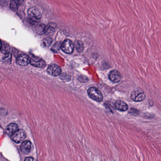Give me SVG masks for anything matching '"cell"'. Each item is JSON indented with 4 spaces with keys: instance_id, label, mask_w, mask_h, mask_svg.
Masks as SVG:
<instances>
[{
    "instance_id": "1",
    "label": "cell",
    "mask_w": 161,
    "mask_h": 161,
    "mask_svg": "<svg viewBox=\"0 0 161 161\" xmlns=\"http://www.w3.org/2000/svg\"><path fill=\"white\" fill-rule=\"evenodd\" d=\"M27 14L30 21L34 24L38 22V21L41 19L42 14L39 9L37 7H31L27 11Z\"/></svg>"
},
{
    "instance_id": "2",
    "label": "cell",
    "mask_w": 161,
    "mask_h": 161,
    "mask_svg": "<svg viewBox=\"0 0 161 161\" xmlns=\"http://www.w3.org/2000/svg\"><path fill=\"white\" fill-rule=\"evenodd\" d=\"M88 96L92 99L95 101L101 102L103 100V96L101 92L97 88L95 87H91L87 90Z\"/></svg>"
},
{
    "instance_id": "3",
    "label": "cell",
    "mask_w": 161,
    "mask_h": 161,
    "mask_svg": "<svg viewBox=\"0 0 161 161\" xmlns=\"http://www.w3.org/2000/svg\"><path fill=\"white\" fill-rule=\"evenodd\" d=\"M131 99L136 102H140L143 101L146 98L145 93L141 89H134L131 92L130 96Z\"/></svg>"
},
{
    "instance_id": "4",
    "label": "cell",
    "mask_w": 161,
    "mask_h": 161,
    "mask_svg": "<svg viewBox=\"0 0 161 161\" xmlns=\"http://www.w3.org/2000/svg\"><path fill=\"white\" fill-rule=\"evenodd\" d=\"M74 45L70 40L67 39L63 42L61 45V49L67 54H71L74 51Z\"/></svg>"
},
{
    "instance_id": "5",
    "label": "cell",
    "mask_w": 161,
    "mask_h": 161,
    "mask_svg": "<svg viewBox=\"0 0 161 161\" xmlns=\"http://www.w3.org/2000/svg\"><path fill=\"white\" fill-rule=\"evenodd\" d=\"M25 131L22 130H19L11 136V139L17 143H19L22 142L26 138Z\"/></svg>"
},
{
    "instance_id": "6",
    "label": "cell",
    "mask_w": 161,
    "mask_h": 161,
    "mask_svg": "<svg viewBox=\"0 0 161 161\" xmlns=\"http://www.w3.org/2000/svg\"><path fill=\"white\" fill-rule=\"evenodd\" d=\"M17 64L22 66H26L30 63V58L27 55L21 54L17 57L16 59Z\"/></svg>"
},
{
    "instance_id": "7",
    "label": "cell",
    "mask_w": 161,
    "mask_h": 161,
    "mask_svg": "<svg viewBox=\"0 0 161 161\" xmlns=\"http://www.w3.org/2000/svg\"><path fill=\"white\" fill-rule=\"evenodd\" d=\"M47 73L49 75L53 76H57L61 74L62 70L60 67L56 64L51 65L47 69Z\"/></svg>"
},
{
    "instance_id": "8",
    "label": "cell",
    "mask_w": 161,
    "mask_h": 161,
    "mask_svg": "<svg viewBox=\"0 0 161 161\" xmlns=\"http://www.w3.org/2000/svg\"><path fill=\"white\" fill-rule=\"evenodd\" d=\"M122 75L118 71L116 70H112L110 73L109 79L112 82L114 83H118L122 79Z\"/></svg>"
},
{
    "instance_id": "9",
    "label": "cell",
    "mask_w": 161,
    "mask_h": 161,
    "mask_svg": "<svg viewBox=\"0 0 161 161\" xmlns=\"http://www.w3.org/2000/svg\"><path fill=\"white\" fill-rule=\"evenodd\" d=\"M30 63L32 65L38 68H44L46 66V63L43 60L36 57L31 58Z\"/></svg>"
},
{
    "instance_id": "10",
    "label": "cell",
    "mask_w": 161,
    "mask_h": 161,
    "mask_svg": "<svg viewBox=\"0 0 161 161\" xmlns=\"http://www.w3.org/2000/svg\"><path fill=\"white\" fill-rule=\"evenodd\" d=\"M33 146L30 141L26 140L22 143L21 146V150L24 154H28L31 151Z\"/></svg>"
},
{
    "instance_id": "11",
    "label": "cell",
    "mask_w": 161,
    "mask_h": 161,
    "mask_svg": "<svg viewBox=\"0 0 161 161\" xmlns=\"http://www.w3.org/2000/svg\"><path fill=\"white\" fill-rule=\"evenodd\" d=\"M115 107L116 109L121 111L125 112L128 110V106L124 101L118 100L115 103Z\"/></svg>"
},
{
    "instance_id": "12",
    "label": "cell",
    "mask_w": 161,
    "mask_h": 161,
    "mask_svg": "<svg viewBox=\"0 0 161 161\" xmlns=\"http://www.w3.org/2000/svg\"><path fill=\"white\" fill-rule=\"evenodd\" d=\"M18 130H19V127L17 124L15 123H11L7 126L6 130V132L8 135L11 136L16 131H18Z\"/></svg>"
},
{
    "instance_id": "13",
    "label": "cell",
    "mask_w": 161,
    "mask_h": 161,
    "mask_svg": "<svg viewBox=\"0 0 161 161\" xmlns=\"http://www.w3.org/2000/svg\"><path fill=\"white\" fill-rule=\"evenodd\" d=\"M34 27L35 31L36 32L37 34L42 35L45 33V26L43 24L37 22L34 24Z\"/></svg>"
},
{
    "instance_id": "14",
    "label": "cell",
    "mask_w": 161,
    "mask_h": 161,
    "mask_svg": "<svg viewBox=\"0 0 161 161\" xmlns=\"http://www.w3.org/2000/svg\"><path fill=\"white\" fill-rule=\"evenodd\" d=\"M24 0H11L10 3V8L13 11H16Z\"/></svg>"
},
{
    "instance_id": "15",
    "label": "cell",
    "mask_w": 161,
    "mask_h": 161,
    "mask_svg": "<svg viewBox=\"0 0 161 161\" xmlns=\"http://www.w3.org/2000/svg\"><path fill=\"white\" fill-rule=\"evenodd\" d=\"M55 32V29L53 26L49 24L47 26H45V35L47 36H52Z\"/></svg>"
},
{
    "instance_id": "16",
    "label": "cell",
    "mask_w": 161,
    "mask_h": 161,
    "mask_svg": "<svg viewBox=\"0 0 161 161\" xmlns=\"http://www.w3.org/2000/svg\"><path fill=\"white\" fill-rule=\"evenodd\" d=\"M52 42H53V40L51 38L49 37L45 38L43 40L42 43H41V45L45 48H47L51 45Z\"/></svg>"
},
{
    "instance_id": "17",
    "label": "cell",
    "mask_w": 161,
    "mask_h": 161,
    "mask_svg": "<svg viewBox=\"0 0 161 161\" xmlns=\"http://www.w3.org/2000/svg\"><path fill=\"white\" fill-rule=\"evenodd\" d=\"M77 51L79 52H82L84 50L83 44L81 41H76L74 45Z\"/></svg>"
},
{
    "instance_id": "18",
    "label": "cell",
    "mask_w": 161,
    "mask_h": 161,
    "mask_svg": "<svg viewBox=\"0 0 161 161\" xmlns=\"http://www.w3.org/2000/svg\"><path fill=\"white\" fill-rule=\"evenodd\" d=\"M11 55L10 53H6L5 56L3 58V62L4 63L10 64L11 63Z\"/></svg>"
},
{
    "instance_id": "19",
    "label": "cell",
    "mask_w": 161,
    "mask_h": 161,
    "mask_svg": "<svg viewBox=\"0 0 161 161\" xmlns=\"http://www.w3.org/2000/svg\"><path fill=\"white\" fill-rule=\"evenodd\" d=\"M104 105H105V107L107 109L109 110L110 111H111L112 112H113L114 111L115 104L114 105H113L112 102H109H109H106L104 104Z\"/></svg>"
},
{
    "instance_id": "20",
    "label": "cell",
    "mask_w": 161,
    "mask_h": 161,
    "mask_svg": "<svg viewBox=\"0 0 161 161\" xmlns=\"http://www.w3.org/2000/svg\"><path fill=\"white\" fill-rule=\"evenodd\" d=\"M61 45L60 42H56L52 47V50L54 52H57L61 48Z\"/></svg>"
},
{
    "instance_id": "21",
    "label": "cell",
    "mask_w": 161,
    "mask_h": 161,
    "mask_svg": "<svg viewBox=\"0 0 161 161\" xmlns=\"http://www.w3.org/2000/svg\"><path fill=\"white\" fill-rule=\"evenodd\" d=\"M25 161H33L34 159L32 158L31 157H27V158L25 159Z\"/></svg>"
}]
</instances>
